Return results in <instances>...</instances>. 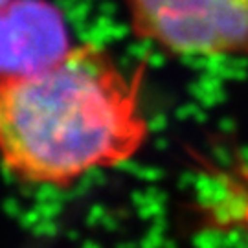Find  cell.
Masks as SVG:
<instances>
[{"mask_svg":"<svg viewBox=\"0 0 248 248\" xmlns=\"http://www.w3.org/2000/svg\"><path fill=\"white\" fill-rule=\"evenodd\" d=\"M57 9L41 0H9L0 9V78L26 76L70 50Z\"/></svg>","mask_w":248,"mask_h":248,"instance_id":"3","label":"cell"},{"mask_svg":"<svg viewBox=\"0 0 248 248\" xmlns=\"http://www.w3.org/2000/svg\"><path fill=\"white\" fill-rule=\"evenodd\" d=\"M149 134L142 70L125 72L103 46L0 78V162L24 184L68 187L134 158Z\"/></svg>","mask_w":248,"mask_h":248,"instance_id":"1","label":"cell"},{"mask_svg":"<svg viewBox=\"0 0 248 248\" xmlns=\"http://www.w3.org/2000/svg\"><path fill=\"white\" fill-rule=\"evenodd\" d=\"M131 26L173 57H248V0H125Z\"/></svg>","mask_w":248,"mask_h":248,"instance_id":"2","label":"cell"},{"mask_svg":"<svg viewBox=\"0 0 248 248\" xmlns=\"http://www.w3.org/2000/svg\"><path fill=\"white\" fill-rule=\"evenodd\" d=\"M8 2H9V0H0V9L4 8V6H6V4H8Z\"/></svg>","mask_w":248,"mask_h":248,"instance_id":"4","label":"cell"}]
</instances>
